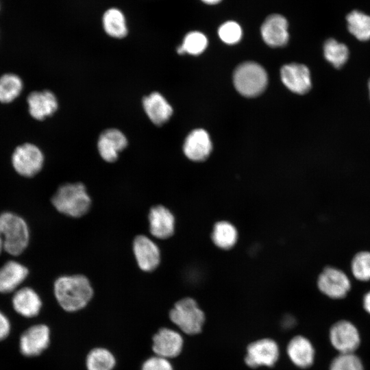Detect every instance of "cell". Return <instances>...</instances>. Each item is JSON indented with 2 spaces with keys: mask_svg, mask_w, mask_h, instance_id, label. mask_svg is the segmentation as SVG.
I'll return each instance as SVG.
<instances>
[{
  "mask_svg": "<svg viewBox=\"0 0 370 370\" xmlns=\"http://www.w3.org/2000/svg\"><path fill=\"white\" fill-rule=\"evenodd\" d=\"M368 87H369V95H370V79L369 80Z\"/></svg>",
  "mask_w": 370,
  "mask_h": 370,
  "instance_id": "74e56055",
  "label": "cell"
},
{
  "mask_svg": "<svg viewBox=\"0 0 370 370\" xmlns=\"http://www.w3.org/2000/svg\"><path fill=\"white\" fill-rule=\"evenodd\" d=\"M351 269L353 275L358 280H370V251L357 253L352 260Z\"/></svg>",
  "mask_w": 370,
  "mask_h": 370,
  "instance_id": "f546056e",
  "label": "cell"
},
{
  "mask_svg": "<svg viewBox=\"0 0 370 370\" xmlns=\"http://www.w3.org/2000/svg\"><path fill=\"white\" fill-rule=\"evenodd\" d=\"M51 204L60 213L73 218L85 215L91 206V199L81 182L61 185L53 194Z\"/></svg>",
  "mask_w": 370,
  "mask_h": 370,
  "instance_id": "7a4b0ae2",
  "label": "cell"
},
{
  "mask_svg": "<svg viewBox=\"0 0 370 370\" xmlns=\"http://www.w3.org/2000/svg\"><path fill=\"white\" fill-rule=\"evenodd\" d=\"M27 102L30 115L38 121L51 116L58 108L56 95L48 90L31 92L27 98Z\"/></svg>",
  "mask_w": 370,
  "mask_h": 370,
  "instance_id": "e0dca14e",
  "label": "cell"
},
{
  "mask_svg": "<svg viewBox=\"0 0 370 370\" xmlns=\"http://www.w3.org/2000/svg\"><path fill=\"white\" fill-rule=\"evenodd\" d=\"M287 354L292 362L300 368H307L314 361V347L310 341L302 336H296L290 341Z\"/></svg>",
  "mask_w": 370,
  "mask_h": 370,
  "instance_id": "7402d4cb",
  "label": "cell"
},
{
  "mask_svg": "<svg viewBox=\"0 0 370 370\" xmlns=\"http://www.w3.org/2000/svg\"><path fill=\"white\" fill-rule=\"evenodd\" d=\"M44 164V155L35 145L24 143L18 146L12 155V164L14 171L25 177L38 174Z\"/></svg>",
  "mask_w": 370,
  "mask_h": 370,
  "instance_id": "8992f818",
  "label": "cell"
},
{
  "mask_svg": "<svg viewBox=\"0 0 370 370\" xmlns=\"http://www.w3.org/2000/svg\"><path fill=\"white\" fill-rule=\"evenodd\" d=\"M169 318L182 332L188 335L199 333L205 321L204 312L190 297L177 301L169 312Z\"/></svg>",
  "mask_w": 370,
  "mask_h": 370,
  "instance_id": "277c9868",
  "label": "cell"
},
{
  "mask_svg": "<svg viewBox=\"0 0 370 370\" xmlns=\"http://www.w3.org/2000/svg\"><path fill=\"white\" fill-rule=\"evenodd\" d=\"M149 232L152 236L159 239L171 237L175 230V217L165 206H153L148 214Z\"/></svg>",
  "mask_w": 370,
  "mask_h": 370,
  "instance_id": "2e32d148",
  "label": "cell"
},
{
  "mask_svg": "<svg viewBox=\"0 0 370 370\" xmlns=\"http://www.w3.org/2000/svg\"><path fill=\"white\" fill-rule=\"evenodd\" d=\"M115 365V356L105 347H95L86 356L87 370H113Z\"/></svg>",
  "mask_w": 370,
  "mask_h": 370,
  "instance_id": "484cf974",
  "label": "cell"
},
{
  "mask_svg": "<svg viewBox=\"0 0 370 370\" xmlns=\"http://www.w3.org/2000/svg\"><path fill=\"white\" fill-rule=\"evenodd\" d=\"M143 107L149 120L156 125H162L171 116L173 109L159 92H153L143 99Z\"/></svg>",
  "mask_w": 370,
  "mask_h": 370,
  "instance_id": "44dd1931",
  "label": "cell"
},
{
  "mask_svg": "<svg viewBox=\"0 0 370 370\" xmlns=\"http://www.w3.org/2000/svg\"><path fill=\"white\" fill-rule=\"evenodd\" d=\"M330 370H363L360 359L353 353L340 354L332 360Z\"/></svg>",
  "mask_w": 370,
  "mask_h": 370,
  "instance_id": "4dcf8cb0",
  "label": "cell"
},
{
  "mask_svg": "<svg viewBox=\"0 0 370 370\" xmlns=\"http://www.w3.org/2000/svg\"><path fill=\"white\" fill-rule=\"evenodd\" d=\"M317 286L319 291L328 297L342 299L350 290L351 284L343 271L332 267H327L318 277Z\"/></svg>",
  "mask_w": 370,
  "mask_h": 370,
  "instance_id": "ba28073f",
  "label": "cell"
},
{
  "mask_svg": "<svg viewBox=\"0 0 370 370\" xmlns=\"http://www.w3.org/2000/svg\"><path fill=\"white\" fill-rule=\"evenodd\" d=\"M280 352L278 344L271 338H262L249 345L245 358L250 367H271L277 362Z\"/></svg>",
  "mask_w": 370,
  "mask_h": 370,
  "instance_id": "9c48e42d",
  "label": "cell"
},
{
  "mask_svg": "<svg viewBox=\"0 0 370 370\" xmlns=\"http://www.w3.org/2000/svg\"><path fill=\"white\" fill-rule=\"evenodd\" d=\"M186 156L193 161H202L208 158L212 150V143L208 134L202 129L190 132L184 144Z\"/></svg>",
  "mask_w": 370,
  "mask_h": 370,
  "instance_id": "ffe728a7",
  "label": "cell"
},
{
  "mask_svg": "<svg viewBox=\"0 0 370 370\" xmlns=\"http://www.w3.org/2000/svg\"><path fill=\"white\" fill-rule=\"evenodd\" d=\"M140 370H173V367L169 359L154 355L143 362Z\"/></svg>",
  "mask_w": 370,
  "mask_h": 370,
  "instance_id": "d6a6232c",
  "label": "cell"
},
{
  "mask_svg": "<svg viewBox=\"0 0 370 370\" xmlns=\"http://www.w3.org/2000/svg\"><path fill=\"white\" fill-rule=\"evenodd\" d=\"M283 84L292 92L303 95L311 88L308 68L302 64L291 63L283 66L280 71Z\"/></svg>",
  "mask_w": 370,
  "mask_h": 370,
  "instance_id": "5bb4252c",
  "label": "cell"
},
{
  "mask_svg": "<svg viewBox=\"0 0 370 370\" xmlns=\"http://www.w3.org/2000/svg\"><path fill=\"white\" fill-rule=\"evenodd\" d=\"M237 238V230L230 222L219 221L214 225L212 240L217 247L223 249H229L236 244Z\"/></svg>",
  "mask_w": 370,
  "mask_h": 370,
  "instance_id": "4316f807",
  "label": "cell"
},
{
  "mask_svg": "<svg viewBox=\"0 0 370 370\" xmlns=\"http://www.w3.org/2000/svg\"><path fill=\"white\" fill-rule=\"evenodd\" d=\"M103 27L108 35L123 38L127 34V27L123 14L116 8L106 11L102 18Z\"/></svg>",
  "mask_w": 370,
  "mask_h": 370,
  "instance_id": "d4e9b609",
  "label": "cell"
},
{
  "mask_svg": "<svg viewBox=\"0 0 370 370\" xmlns=\"http://www.w3.org/2000/svg\"><path fill=\"white\" fill-rule=\"evenodd\" d=\"M12 305L18 314L26 318H32L40 313L42 303L35 290L25 286L14 292Z\"/></svg>",
  "mask_w": 370,
  "mask_h": 370,
  "instance_id": "ac0fdd59",
  "label": "cell"
},
{
  "mask_svg": "<svg viewBox=\"0 0 370 370\" xmlns=\"http://www.w3.org/2000/svg\"><path fill=\"white\" fill-rule=\"evenodd\" d=\"M218 34L223 42L234 45L240 41L242 37V29L238 23L228 21L221 24L219 28Z\"/></svg>",
  "mask_w": 370,
  "mask_h": 370,
  "instance_id": "1f68e13d",
  "label": "cell"
},
{
  "mask_svg": "<svg viewBox=\"0 0 370 370\" xmlns=\"http://www.w3.org/2000/svg\"><path fill=\"white\" fill-rule=\"evenodd\" d=\"M333 347L340 354L353 353L359 346L360 335L356 328L349 321L342 320L334 323L330 331Z\"/></svg>",
  "mask_w": 370,
  "mask_h": 370,
  "instance_id": "8fae6325",
  "label": "cell"
},
{
  "mask_svg": "<svg viewBox=\"0 0 370 370\" xmlns=\"http://www.w3.org/2000/svg\"><path fill=\"white\" fill-rule=\"evenodd\" d=\"M345 20L347 31L352 36L360 42L370 40V14L354 9L346 14Z\"/></svg>",
  "mask_w": 370,
  "mask_h": 370,
  "instance_id": "603a6c76",
  "label": "cell"
},
{
  "mask_svg": "<svg viewBox=\"0 0 370 370\" xmlns=\"http://www.w3.org/2000/svg\"><path fill=\"white\" fill-rule=\"evenodd\" d=\"M3 251H4V244H3V238L0 235V255L1 254Z\"/></svg>",
  "mask_w": 370,
  "mask_h": 370,
  "instance_id": "8d00e7d4",
  "label": "cell"
},
{
  "mask_svg": "<svg viewBox=\"0 0 370 370\" xmlns=\"http://www.w3.org/2000/svg\"><path fill=\"white\" fill-rule=\"evenodd\" d=\"M323 51L325 60L336 69L341 68L347 61L349 55L347 45L333 37L325 39Z\"/></svg>",
  "mask_w": 370,
  "mask_h": 370,
  "instance_id": "cb8c5ba5",
  "label": "cell"
},
{
  "mask_svg": "<svg viewBox=\"0 0 370 370\" xmlns=\"http://www.w3.org/2000/svg\"><path fill=\"white\" fill-rule=\"evenodd\" d=\"M132 249L138 267L143 271H154L160 264V251L156 243L145 235L136 236Z\"/></svg>",
  "mask_w": 370,
  "mask_h": 370,
  "instance_id": "30bf717a",
  "label": "cell"
},
{
  "mask_svg": "<svg viewBox=\"0 0 370 370\" xmlns=\"http://www.w3.org/2000/svg\"><path fill=\"white\" fill-rule=\"evenodd\" d=\"M184 339L182 334L173 329L160 328L152 338V350L155 355L171 359L182 352Z\"/></svg>",
  "mask_w": 370,
  "mask_h": 370,
  "instance_id": "7c38bea8",
  "label": "cell"
},
{
  "mask_svg": "<svg viewBox=\"0 0 370 370\" xmlns=\"http://www.w3.org/2000/svg\"><path fill=\"white\" fill-rule=\"evenodd\" d=\"M29 270L16 260H8L0 267V293H14L27 279Z\"/></svg>",
  "mask_w": 370,
  "mask_h": 370,
  "instance_id": "d6986e66",
  "label": "cell"
},
{
  "mask_svg": "<svg viewBox=\"0 0 370 370\" xmlns=\"http://www.w3.org/2000/svg\"><path fill=\"white\" fill-rule=\"evenodd\" d=\"M23 82L14 73H5L0 77V102L8 103L13 101L23 90Z\"/></svg>",
  "mask_w": 370,
  "mask_h": 370,
  "instance_id": "83f0119b",
  "label": "cell"
},
{
  "mask_svg": "<svg viewBox=\"0 0 370 370\" xmlns=\"http://www.w3.org/2000/svg\"><path fill=\"white\" fill-rule=\"evenodd\" d=\"M363 306L365 310L370 314V291H369L364 297Z\"/></svg>",
  "mask_w": 370,
  "mask_h": 370,
  "instance_id": "e575fe53",
  "label": "cell"
},
{
  "mask_svg": "<svg viewBox=\"0 0 370 370\" xmlns=\"http://www.w3.org/2000/svg\"><path fill=\"white\" fill-rule=\"evenodd\" d=\"M207 45L208 39L204 34L193 31L185 36L182 44L177 47V52L179 54L188 53L199 55L206 49Z\"/></svg>",
  "mask_w": 370,
  "mask_h": 370,
  "instance_id": "f1b7e54d",
  "label": "cell"
},
{
  "mask_svg": "<svg viewBox=\"0 0 370 370\" xmlns=\"http://www.w3.org/2000/svg\"><path fill=\"white\" fill-rule=\"evenodd\" d=\"M234 84L237 91L245 97H256L265 89L267 75L260 64L247 62L240 64L234 73Z\"/></svg>",
  "mask_w": 370,
  "mask_h": 370,
  "instance_id": "5b68a950",
  "label": "cell"
},
{
  "mask_svg": "<svg viewBox=\"0 0 370 370\" xmlns=\"http://www.w3.org/2000/svg\"><path fill=\"white\" fill-rule=\"evenodd\" d=\"M202 2L209 5H214L220 3L222 0H201Z\"/></svg>",
  "mask_w": 370,
  "mask_h": 370,
  "instance_id": "d590c367",
  "label": "cell"
},
{
  "mask_svg": "<svg viewBox=\"0 0 370 370\" xmlns=\"http://www.w3.org/2000/svg\"><path fill=\"white\" fill-rule=\"evenodd\" d=\"M11 325L7 316L0 310V341L8 337L10 332Z\"/></svg>",
  "mask_w": 370,
  "mask_h": 370,
  "instance_id": "836d02e7",
  "label": "cell"
},
{
  "mask_svg": "<svg viewBox=\"0 0 370 370\" xmlns=\"http://www.w3.org/2000/svg\"><path fill=\"white\" fill-rule=\"evenodd\" d=\"M0 235L3 241L4 251L14 256L21 255L27 249L30 239L26 221L9 211L0 213Z\"/></svg>",
  "mask_w": 370,
  "mask_h": 370,
  "instance_id": "3957f363",
  "label": "cell"
},
{
  "mask_svg": "<svg viewBox=\"0 0 370 370\" xmlns=\"http://www.w3.org/2000/svg\"><path fill=\"white\" fill-rule=\"evenodd\" d=\"M49 328L42 323L36 324L25 330L19 339L21 353L27 357L41 354L50 343Z\"/></svg>",
  "mask_w": 370,
  "mask_h": 370,
  "instance_id": "52a82bcc",
  "label": "cell"
},
{
  "mask_svg": "<svg viewBox=\"0 0 370 370\" xmlns=\"http://www.w3.org/2000/svg\"><path fill=\"white\" fill-rule=\"evenodd\" d=\"M53 293L60 306L74 312L85 308L93 297L90 280L84 275H66L58 277L53 284Z\"/></svg>",
  "mask_w": 370,
  "mask_h": 370,
  "instance_id": "6da1fadb",
  "label": "cell"
},
{
  "mask_svg": "<svg viewBox=\"0 0 370 370\" xmlns=\"http://www.w3.org/2000/svg\"><path fill=\"white\" fill-rule=\"evenodd\" d=\"M127 145L125 134L118 129L110 128L104 130L97 141V149L100 156L108 162H115L119 153Z\"/></svg>",
  "mask_w": 370,
  "mask_h": 370,
  "instance_id": "9a60e30c",
  "label": "cell"
},
{
  "mask_svg": "<svg viewBox=\"0 0 370 370\" xmlns=\"http://www.w3.org/2000/svg\"><path fill=\"white\" fill-rule=\"evenodd\" d=\"M288 23L279 14L268 16L262 24L260 32L264 42L270 47H278L286 45L288 41Z\"/></svg>",
  "mask_w": 370,
  "mask_h": 370,
  "instance_id": "4fadbf2b",
  "label": "cell"
}]
</instances>
